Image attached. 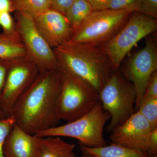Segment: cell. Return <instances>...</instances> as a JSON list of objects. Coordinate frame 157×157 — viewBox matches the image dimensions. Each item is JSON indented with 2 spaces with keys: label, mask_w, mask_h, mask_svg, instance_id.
<instances>
[{
  "label": "cell",
  "mask_w": 157,
  "mask_h": 157,
  "mask_svg": "<svg viewBox=\"0 0 157 157\" xmlns=\"http://www.w3.org/2000/svg\"><path fill=\"white\" fill-rule=\"evenodd\" d=\"M136 0H111L108 9L113 10L130 9L134 11Z\"/></svg>",
  "instance_id": "obj_24"
},
{
  "label": "cell",
  "mask_w": 157,
  "mask_h": 157,
  "mask_svg": "<svg viewBox=\"0 0 157 157\" xmlns=\"http://www.w3.org/2000/svg\"><path fill=\"white\" fill-rule=\"evenodd\" d=\"M79 157H96L93 155L86 154H83L82 155Z\"/></svg>",
  "instance_id": "obj_31"
},
{
  "label": "cell",
  "mask_w": 157,
  "mask_h": 157,
  "mask_svg": "<svg viewBox=\"0 0 157 157\" xmlns=\"http://www.w3.org/2000/svg\"><path fill=\"white\" fill-rule=\"evenodd\" d=\"M74 0H52L51 9L64 14Z\"/></svg>",
  "instance_id": "obj_26"
},
{
  "label": "cell",
  "mask_w": 157,
  "mask_h": 157,
  "mask_svg": "<svg viewBox=\"0 0 157 157\" xmlns=\"http://www.w3.org/2000/svg\"><path fill=\"white\" fill-rule=\"evenodd\" d=\"M61 85L58 67L39 71L33 82L16 101L9 116L31 135L56 126L60 121L57 102Z\"/></svg>",
  "instance_id": "obj_1"
},
{
  "label": "cell",
  "mask_w": 157,
  "mask_h": 157,
  "mask_svg": "<svg viewBox=\"0 0 157 157\" xmlns=\"http://www.w3.org/2000/svg\"><path fill=\"white\" fill-rule=\"evenodd\" d=\"M155 98H157V72L154 73L149 82L140 103L143 101L155 99Z\"/></svg>",
  "instance_id": "obj_23"
},
{
  "label": "cell",
  "mask_w": 157,
  "mask_h": 157,
  "mask_svg": "<svg viewBox=\"0 0 157 157\" xmlns=\"http://www.w3.org/2000/svg\"><path fill=\"white\" fill-rule=\"evenodd\" d=\"M152 130L148 121L137 110L111 131L109 138L112 143L147 152Z\"/></svg>",
  "instance_id": "obj_11"
},
{
  "label": "cell",
  "mask_w": 157,
  "mask_h": 157,
  "mask_svg": "<svg viewBox=\"0 0 157 157\" xmlns=\"http://www.w3.org/2000/svg\"><path fill=\"white\" fill-rule=\"evenodd\" d=\"M53 50L59 68L69 72L98 93L113 74V68L102 48L68 41Z\"/></svg>",
  "instance_id": "obj_2"
},
{
  "label": "cell",
  "mask_w": 157,
  "mask_h": 157,
  "mask_svg": "<svg viewBox=\"0 0 157 157\" xmlns=\"http://www.w3.org/2000/svg\"><path fill=\"white\" fill-rule=\"evenodd\" d=\"M15 124L11 116L0 119V157H4L3 146L6 137Z\"/></svg>",
  "instance_id": "obj_21"
},
{
  "label": "cell",
  "mask_w": 157,
  "mask_h": 157,
  "mask_svg": "<svg viewBox=\"0 0 157 157\" xmlns=\"http://www.w3.org/2000/svg\"><path fill=\"white\" fill-rule=\"evenodd\" d=\"M13 10L12 0H0V13H10Z\"/></svg>",
  "instance_id": "obj_29"
},
{
  "label": "cell",
  "mask_w": 157,
  "mask_h": 157,
  "mask_svg": "<svg viewBox=\"0 0 157 157\" xmlns=\"http://www.w3.org/2000/svg\"><path fill=\"white\" fill-rule=\"evenodd\" d=\"M80 149L83 154L93 155L96 157H149L146 152L128 148L114 143L98 147L80 145Z\"/></svg>",
  "instance_id": "obj_15"
},
{
  "label": "cell",
  "mask_w": 157,
  "mask_h": 157,
  "mask_svg": "<svg viewBox=\"0 0 157 157\" xmlns=\"http://www.w3.org/2000/svg\"><path fill=\"white\" fill-rule=\"evenodd\" d=\"M137 110L148 121L152 130L157 128V98L141 102Z\"/></svg>",
  "instance_id": "obj_19"
},
{
  "label": "cell",
  "mask_w": 157,
  "mask_h": 157,
  "mask_svg": "<svg viewBox=\"0 0 157 157\" xmlns=\"http://www.w3.org/2000/svg\"><path fill=\"white\" fill-rule=\"evenodd\" d=\"M25 56V48L17 31L11 35L0 34V58L11 60Z\"/></svg>",
  "instance_id": "obj_16"
},
{
  "label": "cell",
  "mask_w": 157,
  "mask_h": 157,
  "mask_svg": "<svg viewBox=\"0 0 157 157\" xmlns=\"http://www.w3.org/2000/svg\"><path fill=\"white\" fill-rule=\"evenodd\" d=\"M39 72L36 65L27 56L11 60L0 96V107L7 117L18 98L33 82Z\"/></svg>",
  "instance_id": "obj_8"
},
{
  "label": "cell",
  "mask_w": 157,
  "mask_h": 157,
  "mask_svg": "<svg viewBox=\"0 0 157 157\" xmlns=\"http://www.w3.org/2000/svg\"><path fill=\"white\" fill-rule=\"evenodd\" d=\"M133 12L130 9L93 11L73 32L69 41L94 46L106 42L117 33Z\"/></svg>",
  "instance_id": "obj_5"
},
{
  "label": "cell",
  "mask_w": 157,
  "mask_h": 157,
  "mask_svg": "<svg viewBox=\"0 0 157 157\" xmlns=\"http://www.w3.org/2000/svg\"><path fill=\"white\" fill-rule=\"evenodd\" d=\"M103 108L110 116L108 131L123 123L135 110L136 94L132 83L113 73L99 92Z\"/></svg>",
  "instance_id": "obj_7"
},
{
  "label": "cell",
  "mask_w": 157,
  "mask_h": 157,
  "mask_svg": "<svg viewBox=\"0 0 157 157\" xmlns=\"http://www.w3.org/2000/svg\"><path fill=\"white\" fill-rule=\"evenodd\" d=\"M152 18L157 17V0H136L134 12Z\"/></svg>",
  "instance_id": "obj_20"
},
{
  "label": "cell",
  "mask_w": 157,
  "mask_h": 157,
  "mask_svg": "<svg viewBox=\"0 0 157 157\" xmlns=\"http://www.w3.org/2000/svg\"><path fill=\"white\" fill-rule=\"evenodd\" d=\"M110 116L99 101L84 115L65 124L53 127L36 135L38 137H64L75 138L80 145L98 147L107 145L104 137L105 124Z\"/></svg>",
  "instance_id": "obj_3"
},
{
  "label": "cell",
  "mask_w": 157,
  "mask_h": 157,
  "mask_svg": "<svg viewBox=\"0 0 157 157\" xmlns=\"http://www.w3.org/2000/svg\"><path fill=\"white\" fill-rule=\"evenodd\" d=\"M157 70V48L154 42L148 40L144 47L130 60L126 71L127 78L132 82L136 94L135 111L149 82Z\"/></svg>",
  "instance_id": "obj_10"
},
{
  "label": "cell",
  "mask_w": 157,
  "mask_h": 157,
  "mask_svg": "<svg viewBox=\"0 0 157 157\" xmlns=\"http://www.w3.org/2000/svg\"><path fill=\"white\" fill-rule=\"evenodd\" d=\"M15 25L27 56L36 65L39 71L58 67L54 51L39 33L33 19L18 13Z\"/></svg>",
  "instance_id": "obj_9"
},
{
  "label": "cell",
  "mask_w": 157,
  "mask_h": 157,
  "mask_svg": "<svg viewBox=\"0 0 157 157\" xmlns=\"http://www.w3.org/2000/svg\"><path fill=\"white\" fill-rule=\"evenodd\" d=\"M39 137L38 157H76L74 144L66 142L59 137Z\"/></svg>",
  "instance_id": "obj_14"
},
{
  "label": "cell",
  "mask_w": 157,
  "mask_h": 157,
  "mask_svg": "<svg viewBox=\"0 0 157 157\" xmlns=\"http://www.w3.org/2000/svg\"><path fill=\"white\" fill-rule=\"evenodd\" d=\"M52 0H12L13 9L34 19L51 8Z\"/></svg>",
  "instance_id": "obj_17"
},
{
  "label": "cell",
  "mask_w": 157,
  "mask_h": 157,
  "mask_svg": "<svg viewBox=\"0 0 157 157\" xmlns=\"http://www.w3.org/2000/svg\"><path fill=\"white\" fill-rule=\"evenodd\" d=\"M94 11L105 10L108 9L111 0H87Z\"/></svg>",
  "instance_id": "obj_28"
},
{
  "label": "cell",
  "mask_w": 157,
  "mask_h": 157,
  "mask_svg": "<svg viewBox=\"0 0 157 157\" xmlns=\"http://www.w3.org/2000/svg\"><path fill=\"white\" fill-rule=\"evenodd\" d=\"M33 20L39 33L53 49L69 41L73 33L64 14L51 8Z\"/></svg>",
  "instance_id": "obj_12"
},
{
  "label": "cell",
  "mask_w": 157,
  "mask_h": 157,
  "mask_svg": "<svg viewBox=\"0 0 157 157\" xmlns=\"http://www.w3.org/2000/svg\"><path fill=\"white\" fill-rule=\"evenodd\" d=\"M11 60L0 58V96L4 88Z\"/></svg>",
  "instance_id": "obj_25"
},
{
  "label": "cell",
  "mask_w": 157,
  "mask_h": 157,
  "mask_svg": "<svg viewBox=\"0 0 157 157\" xmlns=\"http://www.w3.org/2000/svg\"><path fill=\"white\" fill-rule=\"evenodd\" d=\"M7 117L5 113L3 111L2 109L0 107V119L6 117Z\"/></svg>",
  "instance_id": "obj_30"
},
{
  "label": "cell",
  "mask_w": 157,
  "mask_h": 157,
  "mask_svg": "<svg viewBox=\"0 0 157 157\" xmlns=\"http://www.w3.org/2000/svg\"><path fill=\"white\" fill-rule=\"evenodd\" d=\"M93 11V8L87 0H74L65 14L73 32Z\"/></svg>",
  "instance_id": "obj_18"
},
{
  "label": "cell",
  "mask_w": 157,
  "mask_h": 157,
  "mask_svg": "<svg viewBox=\"0 0 157 157\" xmlns=\"http://www.w3.org/2000/svg\"><path fill=\"white\" fill-rule=\"evenodd\" d=\"M147 153L148 157L157 155V128L152 130L149 138L148 148Z\"/></svg>",
  "instance_id": "obj_27"
},
{
  "label": "cell",
  "mask_w": 157,
  "mask_h": 157,
  "mask_svg": "<svg viewBox=\"0 0 157 157\" xmlns=\"http://www.w3.org/2000/svg\"><path fill=\"white\" fill-rule=\"evenodd\" d=\"M59 69L61 85L58 98V115L60 121L70 122L84 115L98 104L99 93L69 72Z\"/></svg>",
  "instance_id": "obj_4"
},
{
  "label": "cell",
  "mask_w": 157,
  "mask_h": 157,
  "mask_svg": "<svg viewBox=\"0 0 157 157\" xmlns=\"http://www.w3.org/2000/svg\"><path fill=\"white\" fill-rule=\"evenodd\" d=\"M0 25L2 28L3 33L7 35H11L17 32L16 25L9 12L0 13Z\"/></svg>",
  "instance_id": "obj_22"
},
{
  "label": "cell",
  "mask_w": 157,
  "mask_h": 157,
  "mask_svg": "<svg viewBox=\"0 0 157 157\" xmlns=\"http://www.w3.org/2000/svg\"><path fill=\"white\" fill-rule=\"evenodd\" d=\"M39 137L14 124L3 146L4 157H38Z\"/></svg>",
  "instance_id": "obj_13"
},
{
  "label": "cell",
  "mask_w": 157,
  "mask_h": 157,
  "mask_svg": "<svg viewBox=\"0 0 157 157\" xmlns=\"http://www.w3.org/2000/svg\"><path fill=\"white\" fill-rule=\"evenodd\" d=\"M157 29L155 18L139 12H132L123 28L105 42L102 48L113 70L119 67L124 58L137 42Z\"/></svg>",
  "instance_id": "obj_6"
},
{
  "label": "cell",
  "mask_w": 157,
  "mask_h": 157,
  "mask_svg": "<svg viewBox=\"0 0 157 157\" xmlns=\"http://www.w3.org/2000/svg\"><path fill=\"white\" fill-rule=\"evenodd\" d=\"M149 157H157V155H156L153 156Z\"/></svg>",
  "instance_id": "obj_32"
}]
</instances>
